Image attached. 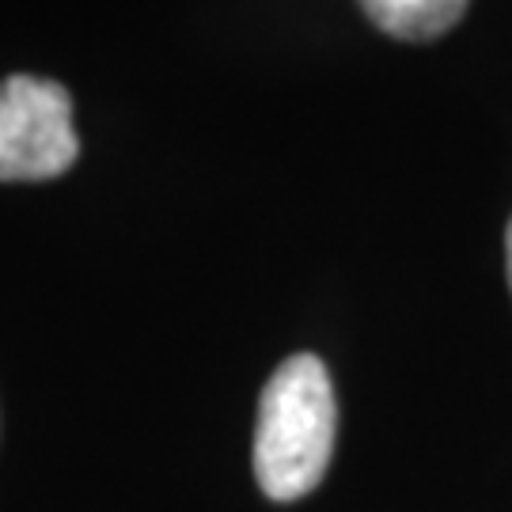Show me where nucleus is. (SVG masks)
Returning a JSON list of instances; mask_svg holds the SVG:
<instances>
[{
    "label": "nucleus",
    "mask_w": 512,
    "mask_h": 512,
    "mask_svg": "<svg viewBox=\"0 0 512 512\" xmlns=\"http://www.w3.org/2000/svg\"><path fill=\"white\" fill-rule=\"evenodd\" d=\"M73 95L57 80L16 73L0 80V183H42L76 164Z\"/></svg>",
    "instance_id": "nucleus-2"
},
{
    "label": "nucleus",
    "mask_w": 512,
    "mask_h": 512,
    "mask_svg": "<svg viewBox=\"0 0 512 512\" xmlns=\"http://www.w3.org/2000/svg\"><path fill=\"white\" fill-rule=\"evenodd\" d=\"M505 262H509V285H512V220L505 228Z\"/></svg>",
    "instance_id": "nucleus-4"
},
{
    "label": "nucleus",
    "mask_w": 512,
    "mask_h": 512,
    "mask_svg": "<svg viewBox=\"0 0 512 512\" xmlns=\"http://www.w3.org/2000/svg\"><path fill=\"white\" fill-rule=\"evenodd\" d=\"M334 387L319 357L296 353L270 376L258 399L255 475L262 494L296 501L319 486L334 452Z\"/></svg>",
    "instance_id": "nucleus-1"
},
{
    "label": "nucleus",
    "mask_w": 512,
    "mask_h": 512,
    "mask_svg": "<svg viewBox=\"0 0 512 512\" xmlns=\"http://www.w3.org/2000/svg\"><path fill=\"white\" fill-rule=\"evenodd\" d=\"M365 16L391 38L403 42H429L456 27L467 0H357Z\"/></svg>",
    "instance_id": "nucleus-3"
}]
</instances>
